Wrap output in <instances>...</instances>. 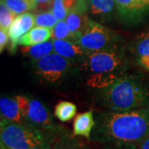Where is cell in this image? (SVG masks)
I'll use <instances>...</instances> for the list:
<instances>
[{
    "label": "cell",
    "instance_id": "6da1fadb",
    "mask_svg": "<svg viewBox=\"0 0 149 149\" xmlns=\"http://www.w3.org/2000/svg\"><path fill=\"white\" fill-rule=\"evenodd\" d=\"M149 136V108L101 112L95 118L91 140L102 145L138 146Z\"/></svg>",
    "mask_w": 149,
    "mask_h": 149
},
{
    "label": "cell",
    "instance_id": "7a4b0ae2",
    "mask_svg": "<svg viewBox=\"0 0 149 149\" xmlns=\"http://www.w3.org/2000/svg\"><path fill=\"white\" fill-rule=\"evenodd\" d=\"M98 100L109 111L125 112L145 107L148 92L134 75L117 71L103 87L95 90Z\"/></svg>",
    "mask_w": 149,
    "mask_h": 149
},
{
    "label": "cell",
    "instance_id": "3957f363",
    "mask_svg": "<svg viewBox=\"0 0 149 149\" xmlns=\"http://www.w3.org/2000/svg\"><path fill=\"white\" fill-rule=\"evenodd\" d=\"M47 143V138L41 130L24 123L1 118L0 149H31Z\"/></svg>",
    "mask_w": 149,
    "mask_h": 149
},
{
    "label": "cell",
    "instance_id": "277c9868",
    "mask_svg": "<svg viewBox=\"0 0 149 149\" xmlns=\"http://www.w3.org/2000/svg\"><path fill=\"white\" fill-rule=\"evenodd\" d=\"M16 98L20 107L22 123L41 130L47 139L62 128L55 123L50 109L38 100L22 95H17Z\"/></svg>",
    "mask_w": 149,
    "mask_h": 149
},
{
    "label": "cell",
    "instance_id": "5b68a950",
    "mask_svg": "<svg viewBox=\"0 0 149 149\" xmlns=\"http://www.w3.org/2000/svg\"><path fill=\"white\" fill-rule=\"evenodd\" d=\"M119 38L114 31L90 18L85 29L74 42L88 53L118 47Z\"/></svg>",
    "mask_w": 149,
    "mask_h": 149
},
{
    "label": "cell",
    "instance_id": "8992f818",
    "mask_svg": "<svg viewBox=\"0 0 149 149\" xmlns=\"http://www.w3.org/2000/svg\"><path fill=\"white\" fill-rule=\"evenodd\" d=\"M73 61L52 52L32 61V68L37 77L45 83L57 84L69 74Z\"/></svg>",
    "mask_w": 149,
    "mask_h": 149
},
{
    "label": "cell",
    "instance_id": "52a82bcc",
    "mask_svg": "<svg viewBox=\"0 0 149 149\" xmlns=\"http://www.w3.org/2000/svg\"><path fill=\"white\" fill-rule=\"evenodd\" d=\"M125 65V57L118 47L88 52L81 61L80 69L86 72L101 74L118 71Z\"/></svg>",
    "mask_w": 149,
    "mask_h": 149
},
{
    "label": "cell",
    "instance_id": "ba28073f",
    "mask_svg": "<svg viewBox=\"0 0 149 149\" xmlns=\"http://www.w3.org/2000/svg\"><path fill=\"white\" fill-rule=\"evenodd\" d=\"M117 14L123 22L136 23L149 13V0H115Z\"/></svg>",
    "mask_w": 149,
    "mask_h": 149
},
{
    "label": "cell",
    "instance_id": "9c48e42d",
    "mask_svg": "<svg viewBox=\"0 0 149 149\" xmlns=\"http://www.w3.org/2000/svg\"><path fill=\"white\" fill-rule=\"evenodd\" d=\"M35 26V15L30 13H24L17 15L8 30L9 37L8 50L11 53H14L17 50L18 41Z\"/></svg>",
    "mask_w": 149,
    "mask_h": 149
},
{
    "label": "cell",
    "instance_id": "30bf717a",
    "mask_svg": "<svg viewBox=\"0 0 149 149\" xmlns=\"http://www.w3.org/2000/svg\"><path fill=\"white\" fill-rule=\"evenodd\" d=\"M54 46V52L61 55L65 58L71 61H81L85 58L87 52L79 44L71 40L52 39Z\"/></svg>",
    "mask_w": 149,
    "mask_h": 149
},
{
    "label": "cell",
    "instance_id": "8fae6325",
    "mask_svg": "<svg viewBox=\"0 0 149 149\" xmlns=\"http://www.w3.org/2000/svg\"><path fill=\"white\" fill-rule=\"evenodd\" d=\"M74 136L62 128L59 132L52 136L48 142L52 149H91L87 145L76 140Z\"/></svg>",
    "mask_w": 149,
    "mask_h": 149
},
{
    "label": "cell",
    "instance_id": "7c38bea8",
    "mask_svg": "<svg viewBox=\"0 0 149 149\" xmlns=\"http://www.w3.org/2000/svg\"><path fill=\"white\" fill-rule=\"evenodd\" d=\"M75 9L87 11L89 0H54L52 11L60 20H65L71 11Z\"/></svg>",
    "mask_w": 149,
    "mask_h": 149
},
{
    "label": "cell",
    "instance_id": "4fadbf2b",
    "mask_svg": "<svg viewBox=\"0 0 149 149\" xmlns=\"http://www.w3.org/2000/svg\"><path fill=\"white\" fill-rule=\"evenodd\" d=\"M95 125L93 110L85 112L76 115L73 123V135L84 137L91 140V133Z\"/></svg>",
    "mask_w": 149,
    "mask_h": 149
},
{
    "label": "cell",
    "instance_id": "5bb4252c",
    "mask_svg": "<svg viewBox=\"0 0 149 149\" xmlns=\"http://www.w3.org/2000/svg\"><path fill=\"white\" fill-rule=\"evenodd\" d=\"M0 113L1 118L11 122L22 123L21 110L16 96L1 97L0 99Z\"/></svg>",
    "mask_w": 149,
    "mask_h": 149
},
{
    "label": "cell",
    "instance_id": "9a60e30c",
    "mask_svg": "<svg viewBox=\"0 0 149 149\" xmlns=\"http://www.w3.org/2000/svg\"><path fill=\"white\" fill-rule=\"evenodd\" d=\"M86 13L87 11L75 9L71 11L65 19L71 32L72 41L74 42V39L83 32L85 26L88 23V21L90 20V17H88Z\"/></svg>",
    "mask_w": 149,
    "mask_h": 149
},
{
    "label": "cell",
    "instance_id": "2e32d148",
    "mask_svg": "<svg viewBox=\"0 0 149 149\" xmlns=\"http://www.w3.org/2000/svg\"><path fill=\"white\" fill-rule=\"evenodd\" d=\"M89 10L91 14L100 20H108L116 13L115 0H89Z\"/></svg>",
    "mask_w": 149,
    "mask_h": 149
},
{
    "label": "cell",
    "instance_id": "e0dca14e",
    "mask_svg": "<svg viewBox=\"0 0 149 149\" xmlns=\"http://www.w3.org/2000/svg\"><path fill=\"white\" fill-rule=\"evenodd\" d=\"M52 38V29L42 27H35L19 39L18 44L23 47H29L47 42Z\"/></svg>",
    "mask_w": 149,
    "mask_h": 149
},
{
    "label": "cell",
    "instance_id": "ac0fdd59",
    "mask_svg": "<svg viewBox=\"0 0 149 149\" xmlns=\"http://www.w3.org/2000/svg\"><path fill=\"white\" fill-rule=\"evenodd\" d=\"M21 52L24 54V56L30 57L32 61H36L53 52V42L52 40L33 46L23 47L21 48Z\"/></svg>",
    "mask_w": 149,
    "mask_h": 149
},
{
    "label": "cell",
    "instance_id": "d6986e66",
    "mask_svg": "<svg viewBox=\"0 0 149 149\" xmlns=\"http://www.w3.org/2000/svg\"><path fill=\"white\" fill-rule=\"evenodd\" d=\"M135 50L140 65L149 71V28L138 38Z\"/></svg>",
    "mask_w": 149,
    "mask_h": 149
},
{
    "label": "cell",
    "instance_id": "ffe728a7",
    "mask_svg": "<svg viewBox=\"0 0 149 149\" xmlns=\"http://www.w3.org/2000/svg\"><path fill=\"white\" fill-rule=\"evenodd\" d=\"M77 108L72 102L60 101L55 108L54 115L61 122H68L75 116Z\"/></svg>",
    "mask_w": 149,
    "mask_h": 149
},
{
    "label": "cell",
    "instance_id": "44dd1931",
    "mask_svg": "<svg viewBox=\"0 0 149 149\" xmlns=\"http://www.w3.org/2000/svg\"><path fill=\"white\" fill-rule=\"evenodd\" d=\"M5 5L17 16L36 9L35 0H2Z\"/></svg>",
    "mask_w": 149,
    "mask_h": 149
},
{
    "label": "cell",
    "instance_id": "7402d4cb",
    "mask_svg": "<svg viewBox=\"0 0 149 149\" xmlns=\"http://www.w3.org/2000/svg\"><path fill=\"white\" fill-rule=\"evenodd\" d=\"M58 21L57 17L55 16V14L52 10L40 12L39 13L35 15L36 27H42L52 29L58 22Z\"/></svg>",
    "mask_w": 149,
    "mask_h": 149
},
{
    "label": "cell",
    "instance_id": "603a6c76",
    "mask_svg": "<svg viewBox=\"0 0 149 149\" xmlns=\"http://www.w3.org/2000/svg\"><path fill=\"white\" fill-rule=\"evenodd\" d=\"M17 15L5 5V3L1 0L0 3V30L8 32L11 24L15 19Z\"/></svg>",
    "mask_w": 149,
    "mask_h": 149
},
{
    "label": "cell",
    "instance_id": "cb8c5ba5",
    "mask_svg": "<svg viewBox=\"0 0 149 149\" xmlns=\"http://www.w3.org/2000/svg\"><path fill=\"white\" fill-rule=\"evenodd\" d=\"M52 30V39H61V40H71L72 35L70 31L69 27L65 20H60L56 24Z\"/></svg>",
    "mask_w": 149,
    "mask_h": 149
},
{
    "label": "cell",
    "instance_id": "d4e9b609",
    "mask_svg": "<svg viewBox=\"0 0 149 149\" xmlns=\"http://www.w3.org/2000/svg\"><path fill=\"white\" fill-rule=\"evenodd\" d=\"M37 8L36 9H50L52 10V8L53 5L54 0H35Z\"/></svg>",
    "mask_w": 149,
    "mask_h": 149
},
{
    "label": "cell",
    "instance_id": "484cf974",
    "mask_svg": "<svg viewBox=\"0 0 149 149\" xmlns=\"http://www.w3.org/2000/svg\"><path fill=\"white\" fill-rule=\"evenodd\" d=\"M8 41H9V37H8V32L0 30V52L1 53L5 49L7 45L8 44Z\"/></svg>",
    "mask_w": 149,
    "mask_h": 149
},
{
    "label": "cell",
    "instance_id": "4316f807",
    "mask_svg": "<svg viewBox=\"0 0 149 149\" xmlns=\"http://www.w3.org/2000/svg\"><path fill=\"white\" fill-rule=\"evenodd\" d=\"M100 149H138L137 146H111V145H103Z\"/></svg>",
    "mask_w": 149,
    "mask_h": 149
},
{
    "label": "cell",
    "instance_id": "83f0119b",
    "mask_svg": "<svg viewBox=\"0 0 149 149\" xmlns=\"http://www.w3.org/2000/svg\"><path fill=\"white\" fill-rule=\"evenodd\" d=\"M138 149H149V136L137 146Z\"/></svg>",
    "mask_w": 149,
    "mask_h": 149
},
{
    "label": "cell",
    "instance_id": "f1b7e54d",
    "mask_svg": "<svg viewBox=\"0 0 149 149\" xmlns=\"http://www.w3.org/2000/svg\"><path fill=\"white\" fill-rule=\"evenodd\" d=\"M31 149H52L51 148V145L49 143H47L42 144L40 146H37V147H34Z\"/></svg>",
    "mask_w": 149,
    "mask_h": 149
}]
</instances>
